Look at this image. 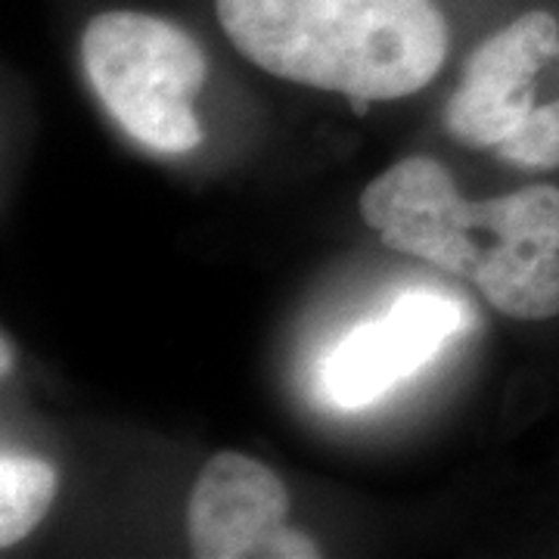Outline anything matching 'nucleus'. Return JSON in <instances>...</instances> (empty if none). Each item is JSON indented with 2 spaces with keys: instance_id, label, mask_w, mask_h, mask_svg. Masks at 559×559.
Here are the masks:
<instances>
[{
  "instance_id": "nucleus-1",
  "label": "nucleus",
  "mask_w": 559,
  "mask_h": 559,
  "mask_svg": "<svg viewBox=\"0 0 559 559\" xmlns=\"http://www.w3.org/2000/svg\"><path fill=\"white\" fill-rule=\"evenodd\" d=\"M221 28L277 79L364 109L423 91L448 57L436 0H215Z\"/></svg>"
},
{
  "instance_id": "nucleus-2",
  "label": "nucleus",
  "mask_w": 559,
  "mask_h": 559,
  "mask_svg": "<svg viewBox=\"0 0 559 559\" xmlns=\"http://www.w3.org/2000/svg\"><path fill=\"white\" fill-rule=\"evenodd\" d=\"M81 62L106 112L153 153H190L202 143L193 112L209 62L175 22L112 10L84 25Z\"/></svg>"
},
{
  "instance_id": "nucleus-3",
  "label": "nucleus",
  "mask_w": 559,
  "mask_h": 559,
  "mask_svg": "<svg viewBox=\"0 0 559 559\" xmlns=\"http://www.w3.org/2000/svg\"><path fill=\"white\" fill-rule=\"evenodd\" d=\"M473 311L457 296L436 289H407L377 318L358 323L323 360V392L336 407L358 411L401 380L414 377L441 345L469 330Z\"/></svg>"
},
{
  "instance_id": "nucleus-4",
  "label": "nucleus",
  "mask_w": 559,
  "mask_h": 559,
  "mask_svg": "<svg viewBox=\"0 0 559 559\" xmlns=\"http://www.w3.org/2000/svg\"><path fill=\"white\" fill-rule=\"evenodd\" d=\"M559 53V22L532 10L476 47L444 106V128L473 150H498L535 109V75Z\"/></svg>"
},
{
  "instance_id": "nucleus-5",
  "label": "nucleus",
  "mask_w": 559,
  "mask_h": 559,
  "mask_svg": "<svg viewBox=\"0 0 559 559\" xmlns=\"http://www.w3.org/2000/svg\"><path fill=\"white\" fill-rule=\"evenodd\" d=\"M460 200L457 183L441 162L411 156L367 183L360 193V218L389 249L473 280L485 246L460 227Z\"/></svg>"
},
{
  "instance_id": "nucleus-6",
  "label": "nucleus",
  "mask_w": 559,
  "mask_h": 559,
  "mask_svg": "<svg viewBox=\"0 0 559 559\" xmlns=\"http://www.w3.org/2000/svg\"><path fill=\"white\" fill-rule=\"evenodd\" d=\"M289 516V491L259 460L221 451L202 466L187 500V540L200 559H264Z\"/></svg>"
},
{
  "instance_id": "nucleus-7",
  "label": "nucleus",
  "mask_w": 559,
  "mask_h": 559,
  "mask_svg": "<svg viewBox=\"0 0 559 559\" xmlns=\"http://www.w3.org/2000/svg\"><path fill=\"white\" fill-rule=\"evenodd\" d=\"M473 280L488 305L507 318H559V252L495 242L485 249Z\"/></svg>"
},
{
  "instance_id": "nucleus-8",
  "label": "nucleus",
  "mask_w": 559,
  "mask_h": 559,
  "mask_svg": "<svg viewBox=\"0 0 559 559\" xmlns=\"http://www.w3.org/2000/svg\"><path fill=\"white\" fill-rule=\"evenodd\" d=\"M460 227L466 234L485 230L495 242L559 252V190L550 183H535L498 200L460 205Z\"/></svg>"
},
{
  "instance_id": "nucleus-9",
  "label": "nucleus",
  "mask_w": 559,
  "mask_h": 559,
  "mask_svg": "<svg viewBox=\"0 0 559 559\" xmlns=\"http://www.w3.org/2000/svg\"><path fill=\"white\" fill-rule=\"evenodd\" d=\"M60 488V473L53 463L20 451L0 454V547L28 538L47 516Z\"/></svg>"
},
{
  "instance_id": "nucleus-10",
  "label": "nucleus",
  "mask_w": 559,
  "mask_h": 559,
  "mask_svg": "<svg viewBox=\"0 0 559 559\" xmlns=\"http://www.w3.org/2000/svg\"><path fill=\"white\" fill-rule=\"evenodd\" d=\"M498 156L520 168H559V97L535 103L520 128L500 143Z\"/></svg>"
},
{
  "instance_id": "nucleus-11",
  "label": "nucleus",
  "mask_w": 559,
  "mask_h": 559,
  "mask_svg": "<svg viewBox=\"0 0 559 559\" xmlns=\"http://www.w3.org/2000/svg\"><path fill=\"white\" fill-rule=\"evenodd\" d=\"M320 557L318 540L305 535L299 528H293L289 522H283L277 532L271 535L264 547V559H314Z\"/></svg>"
},
{
  "instance_id": "nucleus-12",
  "label": "nucleus",
  "mask_w": 559,
  "mask_h": 559,
  "mask_svg": "<svg viewBox=\"0 0 559 559\" xmlns=\"http://www.w3.org/2000/svg\"><path fill=\"white\" fill-rule=\"evenodd\" d=\"M13 342H10V336L3 333V340H0V377L7 380L10 373H13Z\"/></svg>"
}]
</instances>
